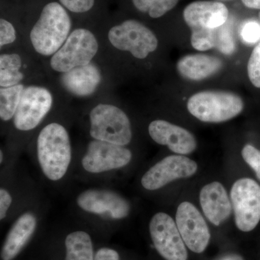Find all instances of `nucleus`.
<instances>
[{
	"label": "nucleus",
	"instance_id": "nucleus-1",
	"mask_svg": "<svg viewBox=\"0 0 260 260\" xmlns=\"http://www.w3.org/2000/svg\"><path fill=\"white\" fill-rule=\"evenodd\" d=\"M73 23L60 3L51 2L43 8L26 39L27 45L34 54L48 59L64 44L73 30Z\"/></svg>",
	"mask_w": 260,
	"mask_h": 260
},
{
	"label": "nucleus",
	"instance_id": "nucleus-2",
	"mask_svg": "<svg viewBox=\"0 0 260 260\" xmlns=\"http://www.w3.org/2000/svg\"><path fill=\"white\" fill-rule=\"evenodd\" d=\"M37 155L43 173L51 181L64 177L72 160L69 133L62 124L51 122L38 135Z\"/></svg>",
	"mask_w": 260,
	"mask_h": 260
},
{
	"label": "nucleus",
	"instance_id": "nucleus-3",
	"mask_svg": "<svg viewBox=\"0 0 260 260\" xmlns=\"http://www.w3.org/2000/svg\"><path fill=\"white\" fill-rule=\"evenodd\" d=\"M100 48V42L93 32L85 28H75L60 49L48 59V64L56 74H64L93 62Z\"/></svg>",
	"mask_w": 260,
	"mask_h": 260
},
{
	"label": "nucleus",
	"instance_id": "nucleus-4",
	"mask_svg": "<svg viewBox=\"0 0 260 260\" xmlns=\"http://www.w3.org/2000/svg\"><path fill=\"white\" fill-rule=\"evenodd\" d=\"M106 43L112 52L129 53L140 60L157 50L158 40L150 28L136 20L113 25L107 32Z\"/></svg>",
	"mask_w": 260,
	"mask_h": 260
},
{
	"label": "nucleus",
	"instance_id": "nucleus-5",
	"mask_svg": "<svg viewBox=\"0 0 260 260\" xmlns=\"http://www.w3.org/2000/svg\"><path fill=\"white\" fill-rule=\"evenodd\" d=\"M93 140L126 146L133 138L131 123L125 112L112 103H99L89 114Z\"/></svg>",
	"mask_w": 260,
	"mask_h": 260
},
{
	"label": "nucleus",
	"instance_id": "nucleus-6",
	"mask_svg": "<svg viewBox=\"0 0 260 260\" xmlns=\"http://www.w3.org/2000/svg\"><path fill=\"white\" fill-rule=\"evenodd\" d=\"M187 109L200 121L220 123L239 115L244 109V102L237 94L230 92L203 91L189 99Z\"/></svg>",
	"mask_w": 260,
	"mask_h": 260
},
{
	"label": "nucleus",
	"instance_id": "nucleus-7",
	"mask_svg": "<svg viewBox=\"0 0 260 260\" xmlns=\"http://www.w3.org/2000/svg\"><path fill=\"white\" fill-rule=\"evenodd\" d=\"M54 102V94L48 87L27 85L13 119L15 129L23 133L36 129L50 112Z\"/></svg>",
	"mask_w": 260,
	"mask_h": 260
},
{
	"label": "nucleus",
	"instance_id": "nucleus-8",
	"mask_svg": "<svg viewBox=\"0 0 260 260\" xmlns=\"http://www.w3.org/2000/svg\"><path fill=\"white\" fill-rule=\"evenodd\" d=\"M231 200L236 225L239 230L249 232L260 221V186L254 179L242 178L234 183Z\"/></svg>",
	"mask_w": 260,
	"mask_h": 260
},
{
	"label": "nucleus",
	"instance_id": "nucleus-9",
	"mask_svg": "<svg viewBox=\"0 0 260 260\" xmlns=\"http://www.w3.org/2000/svg\"><path fill=\"white\" fill-rule=\"evenodd\" d=\"M155 249L166 260H186L187 251L177 223L167 213L153 215L149 225Z\"/></svg>",
	"mask_w": 260,
	"mask_h": 260
},
{
	"label": "nucleus",
	"instance_id": "nucleus-10",
	"mask_svg": "<svg viewBox=\"0 0 260 260\" xmlns=\"http://www.w3.org/2000/svg\"><path fill=\"white\" fill-rule=\"evenodd\" d=\"M132 158V152L125 146L93 140L88 143L82 166L86 172L99 174L126 167Z\"/></svg>",
	"mask_w": 260,
	"mask_h": 260
},
{
	"label": "nucleus",
	"instance_id": "nucleus-11",
	"mask_svg": "<svg viewBox=\"0 0 260 260\" xmlns=\"http://www.w3.org/2000/svg\"><path fill=\"white\" fill-rule=\"evenodd\" d=\"M197 171L198 164L191 159L182 155H169L145 173L142 186L147 190H157L173 181L190 177Z\"/></svg>",
	"mask_w": 260,
	"mask_h": 260
},
{
	"label": "nucleus",
	"instance_id": "nucleus-12",
	"mask_svg": "<svg viewBox=\"0 0 260 260\" xmlns=\"http://www.w3.org/2000/svg\"><path fill=\"white\" fill-rule=\"evenodd\" d=\"M176 223L185 245L193 252H203L210 242V233L202 214L194 205L183 202L179 205Z\"/></svg>",
	"mask_w": 260,
	"mask_h": 260
},
{
	"label": "nucleus",
	"instance_id": "nucleus-13",
	"mask_svg": "<svg viewBox=\"0 0 260 260\" xmlns=\"http://www.w3.org/2000/svg\"><path fill=\"white\" fill-rule=\"evenodd\" d=\"M104 75L102 67L95 60L59 75V83L61 88L71 96L89 99L100 91L105 80Z\"/></svg>",
	"mask_w": 260,
	"mask_h": 260
},
{
	"label": "nucleus",
	"instance_id": "nucleus-14",
	"mask_svg": "<svg viewBox=\"0 0 260 260\" xmlns=\"http://www.w3.org/2000/svg\"><path fill=\"white\" fill-rule=\"evenodd\" d=\"M77 203L88 213L104 215L114 219L126 218L129 213V203L117 193L106 189H88L78 197Z\"/></svg>",
	"mask_w": 260,
	"mask_h": 260
},
{
	"label": "nucleus",
	"instance_id": "nucleus-15",
	"mask_svg": "<svg viewBox=\"0 0 260 260\" xmlns=\"http://www.w3.org/2000/svg\"><path fill=\"white\" fill-rule=\"evenodd\" d=\"M148 133L155 143L167 145L169 150L179 155H188L196 149L194 135L169 121L161 119L152 121L148 126Z\"/></svg>",
	"mask_w": 260,
	"mask_h": 260
},
{
	"label": "nucleus",
	"instance_id": "nucleus-16",
	"mask_svg": "<svg viewBox=\"0 0 260 260\" xmlns=\"http://www.w3.org/2000/svg\"><path fill=\"white\" fill-rule=\"evenodd\" d=\"M183 16L191 30L215 29L226 23L229 10L219 2L197 1L186 7Z\"/></svg>",
	"mask_w": 260,
	"mask_h": 260
},
{
	"label": "nucleus",
	"instance_id": "nucleus-17",
	"mask_svg": "<svg viewBox=\"0 0 260 260\" xmlns=\"http://www.w3.org/2000/svg\"><path fill=\"white\" fill-rule=\"evenodd\" d=\"M200 202L206 218L215 225L223 223L232 211V204L221 183H210L203 186L200 193Z\"/></svg>",
	"mask_w": 260,
	"mask_h": 260
},
{
	"label": "nucleus",
	"instance_id": "nucleus-18",
	"mask_svg": "<svg viewBox=\"0 0 260 260\" xmlns=\"http://www.w3.org/2000/svg\"><path fill=\"white\" fill-rule=\"evenodd\" d=\"M30 59L23 53L12 49L0 54V88L26 83L30 74Z\"/></svg>",
	"mask_w": 260,
	"mask_h": 260
},
{
	"label": "nucleus",
	"instance_id": "nucleus-19",
	"mask_svg": "<svg viewBox=\"0 0 260 260\" xmlns=\"http://www.w3.org/2000/svg\"><path fill=\"white\" fill-rule=\"evenodd\" d=\"M35 215L24 213L17 219L8 232L1 251L3 260H13L31 238L37 228Z\"/></svg>",
	"mask_w": 260,
	"mask_h": 260
},
{
	"label": "nucleus",
	"instance_id": "nucleus-20",
	"mask_svg": "<svg viewBox=\"0 0 260 260\" xmlns=\"http://www.w3.org/2000/svg\"><path fill=\"white\" fill-rule=\"evenodd\" d=\"M223 68V61L207 54H189L177 63L179 74L185 79L199 81L216 74Z\"/></svg>",
	"mask_w": 260,
	"mask_h": 260
},
{
	"label": "nucleus",
	"instance_id": "nucleus-21",
	"mask_svg": "<svg viewBox=\"0 0 260 260\" xmlns=\"http://www.w3.org/2000/svg\"><path fill=\"white\" fill-rule=\"evenodd\" d=\"M64 260H94L93 243L88 233L78 231L70 233L65 239Z\"/></svg>",
	"mask_w": 260,
	"mask_h": 260
},
{
	"label": "nucleus",
	"instance_id": "nucleus-22",
	"mask_svg": "<svg viewBox=\"0 0 260 260\" xmlns=\"http://www.w3.org/2000/svg\"><path fill=\"white\" fill-rule=\"evenodd\" d=\"M27 85L28 84L22 83L14 86L0 88V119L2 121L7 122L13 120Z\"/></svg>",
	"mask_w": 260,
	"mask_h": 260
},
{
	"label": "nucleus",
	"instance_id": "nucleus-23",
	"mask_svg": "<svg viewBox=\"0 0 260 260\" xmlns=\"http://www.w3.org/2000/svg\"><path fill=\"white\" fill-rule=\"evenodd\" d=\"M137 10L152 18H158L172 10L179 0H132Z\"/></svg>",
	"mask_w": 260,
	"mask_h": 260
},
{
	"label": "nucleus",
	"instance_id": "nucleus-24",
	"mask_svg": "<svg viewBox=\"0 0 260 260\" xmlns=\"http://www.w3.org/2000/svg\"><path fill=\"white\" fill-rule=\"evenodd\" d=\"M225 23L214 30V48L222 54L230 55L236 50V42L232 29Z\"/></svg>",
	"mask_w": 260,
	"mask_h": 260
},
{
	"label": "nucleus",
	"instance_id": "nucleus-25",
	"mask_svg": "<svg viewBox=\"0 0 260 260\" xmlns=\"http://www.w3.org/2000/svg\"><path fill=\"white\" fill-rule=\"evenodd\" d=\"M20 39L13 23L6 19H0V49L2 51L15 49Z\"/></svg>",
	"mask_w": 260,
	"mask_h": 260
},
{
	"label": "nucleus",
	"instance_id": "nucleus-26",
	"mask_svg": "<svg viewBox=\"0 0 260 260\" xmlns=\"http://www.w3.org/2000/svg\"><path fill=\"white\" fill-rule=\"evenodd\" d=\"M215 29H198L191 30V44L198 51H207L214 48Z\"/></svg>",
	"mask_w": 260,
	"mask_h": 260
},
{
	"label": "nucleus",
	"instance_id": "nucleus-27",
	"mask_svg": "<svg viewBox=\"0 0 260 260\" xmlns=\"http://www.w3.org/2000/svg\"><path fill=\"white\" fill-rule=\"evenodd\" d=\"M239 35L242 42L252 45L260 40V23L254 20H246L241 25Z\"/></svg>",
	"mask_w": 260,
	"mask_h": 260
},
{
	"label": "nucleus",
	"instance_id": "nucleus-28",
	"mask_svg": "<svg viewBox=\"0 0 260 260\" xmlns=\"http://www.w3.org/2000/svg\"><path fill=\"white\" fill-rule=\"evenodd\" d=\"M247 72L251 83L260 88V43L251 52L248 61Z\"/></svg>",
	"mask_w": 260,
	"mask_h": 260
},
{
	"label": "nucleus",
	"instance_id": "nucleus-29",
	"mask_svg": "<svg viewBox=\"0 0 260 260\" xmlns=\"http://www.w3.org/2000/svg\"><path fill=\"white\" fill-rule=\"evenodd\" d=\"M242 155L244 161L254 170L260 181V150L248 144L243 148Z\"/></svg>",
	"mask_w": 260,
	"mask_h": 260
},
{
	"label": "nucleus",
	"instance_id": "nucleus-30",
	"mask_svg": "<svg viewBox=\"0 0 260 260\" xmlns=\"http://www.w3.org/2000/svg\"><path fill=\"white\" fill-rule=\"evenodd\" d=\"M59 3L73 13L82 14L90 11L95 5V0H59Z\"/></svg>",
	"mask_w": 260,
	"mask_h": 260
},
{
	"label": "nucleus",
	"instance_id": "nucleus-31",
	"mask_svg": "<svg viewBox=\"0 0 260 260\" xmlns=\"http://www.w3.org/2000/svg\"><path fill=\"white\" fill-rule=\"evenodd\" d=\"M12 197L6 189H0V219L3 220L6 217L8 210L12 204Z\"/></svg>",
	"mask_w": 260,
	"mask_h": 260
},
{
	"label": "nucleus",
	"instance_id": "nucleus-32",
	"mask_svg": "<svg viewBox=\"0 0 260 260\" xmlns=\"http://www.w3.org/2000/svg\"><path fill=\"white\" fill-rule=\"evenodd\" d=\"M94 260H119V255L114 249L102 248L98 250Z\"/></svg>",
	"mask_w": 260,
	"mask_h": 260
},
{
	"label": "nucleus",
	"instance_id": "nucleus-33",
	"mask_svg": "<svg viewBox=\"0 0 260 260\" xmlns=\"http://www.w3.org/2000/svg\"><path fill=\"white\" fill-rule=\"evenodd\" d=\"M242 1L247 8L260 10V0H242Z\"/></svg>",
	"mask_w": 260,
	"mask_h": 260
},
{
	"label": "nucleus",
	"instance_id": "nucleus-34",
	"mask_svg": "<svg viewBox=\"0 0 260 260\" xmlns=\"http://www.w3.org/2000/svg\"><path fill=\"white\" fill-rule=\"evenodd\" d=\"M218 260H244L242 256L235 254H226V255L221 256Z\"/></svg>",
	"mask_w": 260,
	"mask_h": 260
},
{
	"label": "nucleus",
	"instance_id": "nucleus-35",
	"mask_svg": "<svg viewBox=\"0 0 260 260\" xmlns=\"http://www.w3.org/2000/svg\"><path fill=\"white\" fill-rule=\"evenodd\" d=\"M0 159H1V160H0V162H3V150H1V151H0Z\"/></svg>",
	"mask_w": 260,
	"mask_h": 260
},
{
	"label": "nucleus",
	"instance_id": "nucleus-36",
	"mask_svg": "<svg viewBox=\"0 0 260 260\" xmlns=\"http://www.w3.org/2000/svg\"><path fill=\"white\" fill-rule=\"evenodd\" d=\"M259 23H260V12H259Z\"/></svg>",
	"mask_w": 260,
	"mask_h": 260
}]
</instances>
